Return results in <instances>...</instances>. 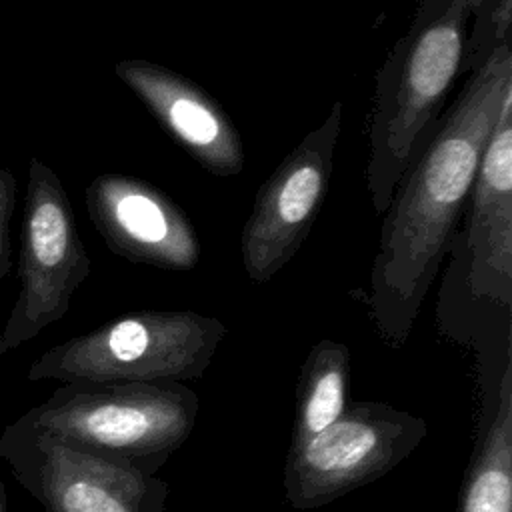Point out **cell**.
Listing matches in <instances>:
<instances>
[{
	"label": "cell",
	"instance_id": "52a82bcc",
	"mask_svg": "<svg viewBox=\"0 0 512 512\" xmlns=\"http://www.w3.org/2000/svg\"><path fill=\"white\" fill-rule=\"evenodd\" d=\"M426 434L424 418L388 402H348L318 436L288 448L286 502L294 510H312L370 484L404 462Z\"/></svg>",
	"mask_w": 512,
	"mask_h": 512
},
{
	"label": "cell",
	"instance_id": "9a60e30c",
	"mask_svg": "<svg viewBox=\"0 0 512 512\" xmlns=\"http://www.w3.org/2000/svg\"><path fill=\"white\" fill-rule=\"evenodd\" d=\"M16 206V178L8 168L0 166V282L12 268L10 220Z\"/></svg>",
	"mask_w": 512,
	"mask_h": 512
},
{
	"label": "cell",
	"instance_id": "4fadbf2b",
	"mask_svg": "<svg viewBox=\"0 0 512 512\" xmlns=\"http://www.w3.org/2000/svg\"><path fill=\"white\" fill-rule=\"evenodd\" d=\"M352 372L350 348L322 338L306 354L298 382L294 424L288 448H296L328 428L346 408Z\"/></svg>",
	"mask_w": 512,
	"mask_h": 512
},
{
	"label": "cell",
	"instance_id": "ba28073f",
	"mask_svg": "<svg viewBox=\"0 0 512 512\" xmlns=\"http://www.w3.org/2000/svg\"><path fill=\"white\" fill-rule=\"evenodd\" d=\"M0 458L46 512H164L168 482L14 420Z\"/></svg>",
	"mask_w": 512,
	"mask_h": 512
},
{
	"label": "cell",
	"instance_id": "2e32d148",
	"mask_svg": "<svg viewBox=\"0 0 512 512\" xmlns=\"http://www.w3.org/2000/svg\"><path fill=\"white\" fill-rule=\"evenodd\" d=\"M0 512H10V508H8V498H6V490H4L2 480H0Z\"/></svg>",
	"mask_w": 512,
	"mask_h": 512
},
{
	"label": "cell",
	"instance_id": "7a4b0ae2",
	"mask_svg": "<svg viewBox=\"0 0 512 512\" xmlns=\"http://www.w3.org/2000/svg\"><path fill=\"white\" fill-rule=\"evenodd\" d=\"M438 288L440 334L478 356L480 384L512 364V92L484 146Z\"/></svg>",
	"mask_w": 512,
	"mask_h": 512
},
{
	"label": "cell",
	"instance_id": "5b68a950",
	"mask_svg": "<svg viewBox=\"0 0 512 512\" xmlns=\"http://www.w3.org/2000/svg\"><path fill=\"white\" fill-rule=\"evenodd\" d=\"M226 332L222 320L194 310H138L48 348L26 378L60 384L196 380Z\"/></svg>",
	"mask_w": 512,
	"mask_h": 512
},
{
	"label": "cell",
	"instance_id": "8fae6325",
	"mask_svg": "<svg viewBox=\"0 0 512 512\" xmlns=\"http://www.w3.org/2000/svg\"><path fill=\"white\" fill-rule=\"evenodd\" d=\"M114 74L200 168L222 178L244 170L246 152L238 128L200 84L146 58H122Z\"/></svg>",
	"mask_w": 512,
	"mask_h": 512
},
{
	"label": "cell",
	"instance_id": "30bf717a",
	"mask_svg": "<svg viewBox=\"0 0 512 512\" xmlns=\"http://www.w3.org/2000/svg\"><path fill=\"white\" fill-rule=\"evenodd\" d=\"M84 200L112 254L170 272L196 268L200 240L190 216L152 182L104 172L90 180Z\"/></svg>",
	"mask_w": 512,
	"mask_h": 512
},
{
	"label": "cell",
	"instance_id": "8992f818",
	"mask_svg": "<svg viewBox=\"0 0 512 512\" xmlns=\"http://www.w3.org/2000/svg\"><path fill=\"white\" fill-rule=\"evenodd\" d=\"M90 268L92 262L60 178L32 156L20 226V290L0 332V358L60 320Z\"/></svg>",
	"mask_w": 512,
	"mask_h": 512
},
{
	"label": "cell",
	"instance_id": "277c9868",
	"mask_svg": "<svg viewBox=\"0 0 512 512\" xmlns=\"http://www.w3.org/2000/svg\"><path fill=\"white\" fill-rule=\"evenodd\" d=\"M198 396L182 382H68L18 422L156 476L190 438Z\"/></svg>",
	"mask_w": 512,
	"mask_h": 512
},
{
	"label": "cell",
	"instance_id": "7c38bea8",
	"mask_svg": "<svg viewBox=\"0 0 512 512\" xmlns=\"http://www.w3.org/2000/svg\"><path fill=\"white\" fill-rule=\"evenodd\" d=\"M458 512H512V364L482 390L480 426Z\"/></svg>",
	"mask_w": 512,
	"mask_h": 512
},
{
	"label": "cell",
	"instance_id": "6da1fadb",
	"mask_svg": "<svg viewBox=\"0 0 512 512\" xmlns=\"http://www.w3.org/2000/svg\"><path fill=\"white\" fill-rule=\"evenodd\" d=\"M510 92L512 50L504 42L466 76L382 212L366 304L382 340L392 348L408 340L444 264L484 146Z\"/></svg>",
	"mask_w": 512,
	"mask_h": 512
},
{
	"label": "cell",
	"instance_id": "3957f363",
	"mask_svg": "<svg viewBox=\"0 0 512 512\" xmlns=\"http://www.w3.org/2000/svg\"><path fill=\"white\" fill-rule=\"evenodd\" d=\"M478 0H420L408 30L378 68L368 112L366 190L376 214L442 116L462 70Z\"/></svg>",
	"mask_w": 512,
	"mask_h": 512
},
{
	"label": "cell",
	"instance_id": "5bb4252c",
	"mask_svg": "<svg viewBox=\"0 0 512 512\" xmlns=\"http://www.w3.org/2000/svg\"><path fill=\"white\" fill-rule=\"evenodd\" d=\"M510 40L512 0H478L464 42L460 74L468 76L480 68L500 44Z\"/></svg>",
	"mask_w": 512,
	"mask_h": 512
},
{
	"label": "cell",
	"instance_id": "9c48e42d",
	"mask_svg": "<svg viewBox=\"0 0 512 512\" xmlns=\"http://www.w3.org/2000/svg\"><path fill=\"white\" fill-rule=\"evenodd\" d=\"M340 130L342 102L336 100L260 186L240 232V258L250 282H270L308 238L330 186Z\"/></svg>",
	"mask_w": 512,
	"mask_h": 512
}]
</instances>
